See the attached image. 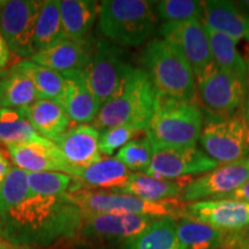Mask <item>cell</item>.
I'll list each match as a JSON object with an SVG mask.
<instances>
[{"mask_svg":"<svg viewBox=\"0 0 249 249\" xmlns=\"http://www.w3.org/2000/svg\"><path fill=\"white\" fill-rule=\"evenodd\" d=\"M82 217L66 195L29 193L20 204L0 217V239L18 247H45L77 236Z\"/></svg>","mask_w":249,"mask_h":249,"instance_id":"6da1fadb","label":"cell"},{"mask_svg":"<svg viewBox=\"0 0 249 249\" xmlns=\"http://www.w3.org/2000/svg\"><path fill=\"white\" fill-rule=\"evenodd\" d=\"M158 103V95L147 71L134 68L119 91L105 103L92 121L96 129L130 126L147 132Z\"/></svg>","mask_w":249,"mask_h":249,"instance_id":"7a4b0ae2","label":"cell"},{"mask_svg":"<svg viewBox=\"0 0 249 249\" xmlns=\"http://www.w3.org/2000/svg\"><path fill=\"white\" fill-rule=\"evenodd\" d=\"M142 62L160 97L194 103V73L178 48L165 39H152L143 50Z\"/></svg>","mask_w":249,"mask_h":249,"instance_id":"3957f363","label":"cell"},{"mask_svg":"<svg viewBox=\"0 0 249 249\" xmlns=\"http://www.w3.org/2000/svg\"><path fill=\"white\" fill-rule=\"evenodd\" d=\"M154 4L145 0H104L99 5L98 15L102 35L113 44L142 45L157 27Z\"/></svg>","mask_w":249,"mask_h":249,"instance_id":"277c9868","label":"cell"},{"mask_svg":"<svg viewBox=\"0 0 249 249\" xmlns=\"http://www.w3.org/2000/svg\"><path fill=\"white\" fill-rule=\"evenodd\" d=\"M203 114L195 103L158 96L157 107L147 129L154 150L164 148H194L200 141Z\"/></svg>","mask_w":249,"mask_h":249,"instance_id":"5b68a950","label":"cell"},{"mask_svg":"<svg viewBox=\"0 0 249 249\" xmlns=\"http://www.w3.org/2000/svg\"><path fill=\"white\" fill-rule=\"evenodd\" d=\"M83 214H140L155 218H180L185 205L179 200L150 202L136 196L81 188L67 194Z\"/></svg>","mask_w":249,"mask_h":249,"instance_id":"8992f818","label":"cell"},{"mask_svg":"<svg viewBox=\"0 0 249 249\" xmlns=\"http://www.w3.org/2000/svg\"><path fill=\"white\" fill-rule=\"evenodd\" d=\"M196 99L208 119H225L244 108L248 92V79L226 73L214 66L196 81Z\"/></svg>","mask_w":249,"mask_h":249,"instance_id":"52a82bcc","label":"cell"},{"mask_svg":"<svg viewBox=\"0 0 249 249\" xmlns=\"http://www.w3.org/2000/svg\"><path fill=\"white\" fill-rule=\"evenodd\" d=\"M200 144L211 160L230 164L249 157V124L244 114L225 119H208Z\"/></svg>","mask_w":249,"mask_h":249,"instance_id":"ba28073f","label":"cell"},{"mask_svg":"<svg viewBox=\"0 0 249 249\" xmlns=\"http://www.w3.org/2000/svg\"><path fill=\"white\" fill-rule=\"evenodd\" d=\"M133 70L119 46L105 40L97 42L85 74L101 107L119 91Z\"/></svg>","mask_w":249,"mask_h":249,"instance_id":"9c48e42d","label":"cell"},{"mask_svg":"<svg viewBox=\"0 0 249 249\" xmlns=\"http://www.w3.org/2000/svg\"><path fill=\"white\" fill-rule=\"evenodd\" d=\"M43 1L7 0L0 1V33L11 52L21 58L35 54V30Z\"/></svg>","mask_w":249,"mask_h":249,"instance_id":"30bf717a","label":"cell"},{"mask_svg":"<svg viewBox=\"0 0 249 249\" xmlns=\"http://www.w3.org/2000/svg\"><path fill=\"white\" fill-rule=\"evenodd\" d=\"M160 34L163 39L180 50L191 66L196 81L207 75L214 67L207 29L201 20L164 23Z\"/></svg>","mask_w":249,"mask_h":249,"instance_id":"8fae6325","label":"cell"},{"mask_svg":"<svg viewBox=\"0 0 249 249\" xmlns=\"http://www.w3.org/2000/svg\"><path fill=\"white\" fill-rule=\"evenodd\" d=\"M157 219L140 214H83L77 236L87 242L124 241V244Z\"/></svg>","mask_w":249,"mask_h":249,"instance_id":"7c38bea8","label":"cell"},{"mask_svg":"<svg viewBox=\"0 0 249 249\" xmlns=\"http://www.w3.org/2000/svg\"><path fill=\"white\" fill-rule=\"evenodd\" d=\"M218 167L197 148H164L155 150L144 174L157 179L177 180L194 174L209 173Z\"/></svg>","mask_w":249,"mask_h":249,"instance_id":"4fadbf2b","label":"cell"},{"mask_svg":"<svg viewBox=\"0 0 249 249\" xmlns=\"http://www.w3.org/2000/svg\"><path fill=\"white\" fill-rule=\"evenodd\" d=\"M249 181V157L222 165L200 178L193 179L186 187L180 202H195L202 198H217L233 193Z\"/></svg>","mask_w":249,"mask_h":249,"instance_id":"5bb4252c","label":"cell"},{"mask_svg":"<svg viewBox=\"0 0 249 249\" xmlns=\"http://www.w3.org/2000/svg\"><path fill=\"white\" fill-rule=\"evenodd\" d=\"M182 216L223 232L235 233L249 225V203L234 200L191 202L185 205Z\"/></svg>","mask_w":249,"mask_h":249,"instance_id":"9a60e30c","label":"cell"},{"mask_svg":"<svg viewBox=\"0 0 249 249\" xmlns=\"http://www.w3.org/2000/svg\"><path fill=\"white\" fill-rule=\"evenodd\" d=\"M7 150L15 166L27 173L61 172L76 179L81 171L68 164L57 145L49 140L9 145Z\"/></svg>","mask_w":249,"mask_h":249,"instance_id":"2e32d148","label":"cell"},{"mask_svg":"<svg viewBox=\"0 0 249 249\" xmlns=\"http://www.w3.org/2000/svg\"><path fill=\"white\" fill-rule=\"evenodd\" d=\"M66 161L76 169H86L102 160L99 130L90 124H76L53 142Z\"/></svg>","mask_w":249,"mask_h":249,"instance_id":"e0dca14e","label":"cell"},{"mask_svg":"<svg viewBox=\"0 0 249 249\" xmlns=\"http://www.w3.org/2000/svg\"><path fill=\"white\" fill-rule=\"evenodd\" d=\"M65 89L61 105L71 120L79 124H88L95 120L101 105L89 88L85 71L62 74Z\"/></svg>","mask_w":249,"mask_h":249,"instance_id":"ac0fdd59","label":"cell"},{"mask_svg":"<svg viewBox=\"0 0 249 249\" xmlns=\"http://www.w3.org/2000/svg\"><path fill=\"white\" fill-rule=\"evenodd\" d=\"M201 20L207 29L224 34L235 42L249 40V18L242 13L235 2L226 0L204 1Z\"/></svg>","mask_w":249,"mask_h":249,"instance_id":"d6986e66","label":"cell"},{"mask_svg":"<svg viewBox=\"0 0 249 249\" xmlns=\"http://www.w3.org/2000/svg\"><path fill=\"white\" fill-rule=\"evenodd\" d=\"M91 55L92 52H90L87 46V42H74L67 39L52 48L36 52L30 60L40 66L65 74L85 71Z\"/></svg>","mask_w":249,"mask_h":249,"instance_id":"ffe728a7","label":"cell"},{"mask_svg":"<svg viewBox=\"0 0 249 249\" xmlns=\"http://www.w3.org/2000/svg\"><path fill=\"white\" fill-rule=\"evenodd\" d=\"M192 177L177 180L157 179L148 174L135 172L130 174L128 181L120 189L119 194H128L150 202L179 200Z\"/></svg>","mask_w":249,"mask_h":249,"instance_id":"44dd1931","label":"cell"},{"mask_svg":"<svg viewBox=\"0 0 249 249\" xmlns=\"http://www.w3.org/2000/svg\"><path fill=\"white\" fill-rule=\"evenodd\" d=\"M22 112L40 136L54 142L70 128L71 118L61 104L46 99H37Z\"/></svg>","mask_w":249,"mask_h":249,"instance_id":"7402d4cb","label":"cell"},{"mask_svg":"<svg viewBox=\"0 0 249 249\" xmlns=\"http://www.w3.org/2000/svg\"><path fill=\"white\" fill-rule=\"evenodd\" d=\"M101 2L91 0H59V8L66 37L74 42H86L99 15Z\"/></svg>","mask_w":249,"mask_h":249,"instance_id":"603a6c76","label":"cell"},{"mask_svg":"<svg viewBox=\"0 0 249 249\" xmlns=\"http://www.w3.org/2000/svg\"><path fill=\"white\" fill-rule=\"evenodd\" d=\"M130 174L132 172L116 157L102 158L97 163L81 169L76 180L82 183L83 188L118 193L128 181Z\"/></svg>","mask_w":249,"mask_h":249,"instance_id":"cb8c5ba5","label":"cell"},{"mask_svg":"<svg viewBox=\"0 0 249 249\" xmlns=\"http://www.w3.org/2000/svg\"><path fill=\"white\" fill-rule=\"evenodd\" d=\"M37 92L29 77L17 66L0 71V108H24L36 102Z\"/></svg>","mask_w":249,"mask_h":249,"instance_id":"d4e9b609","label":"cell"},{"mask_svg":"<svg viewBox=\"0 0 249 249\" xmlns=\"http://www.w3.org/2000/svg\"><path fill=\"white\" fill-rule=\"evenodd\" d=\"M124 249H185L177 232V219L158 218L132 240L124 242Z\"/></svg>","mask_w":249,"mask_h":249,"instance_id":"484cf974","label":"cell"},{"mask_svg":"<svg viewBox=\"0 0 249 249\" xmlns=\"http://www.w3.org/2000/svg\"><path fill=\"white\" fill-rule=\"evenodd\" d=\"M67 39L62 27L59 0H45L43 1L37 18L34 38L35 51L38 52L50 49Z\"/></svg>","mask_w":249,"mask_h":249,"instance_id":"4316f807","label":"cell"},{"mask_svg":"<svg viewBox=\"0 0 249 249\" xmlns=\"http://www.w3.org/2000/svg\"><path fill=\"white\" fill-rule=\"evenodd\" d=\"M177 232L185 249H220L227 236L226 232L183 216L177 220Z\"/></svg>","mask_w":249,"mask_h":249,"instance_id":"83f0119b","label":"cell"},{"mask_svg":"<svg viewBox=\"0 0 249 249\" xmlns=\"http://www.w3.org/2000/svg\"><path fill=\"white\" fill-rule=\"evenodd\" d=\"M207 33L214 66L232 75L248 79V64L239 53L235 40L217 31L207 29Z\"/></svg>","mask_w":249,"mask_h":249,"instance_id":"f1b7e54d","label":"cell"},{"mask_svg":"<svg viewBox=\"0 0 249 249\" xmlns=\"http://www.w3.org/2000/svg\"><path fill=\"white\" fill-rule=\"evenodd\" d=\"M17 66L33 82L38 99L53 101L61 104L65 89V77L62 74L31 60L18 61Z\"/></svg>","mask_w":249,"mask_h":249,"instance_id":"f546056e","label":"cell"},{"mask_svg":"<svg viewBox=\"0 0 249 249\" xmlns=\"http://www.w3.org/2000/svg\"><path fill=\"white\" fill-rule=\"evenodd\" d=\"M76 179L61 172L28 173V186L31 194L65 196L75 185Z\"/></svg>","mask_w":249,"mask_h":249,"instance_id":"4dcf8cb0","label":"cell"},{"mask_svg":"<svg viewBox=\"0 0 249 249\" xmlns=\"http://www.w3.org/2000/svg\"><path fill=\"white\" fill-rule=\"evenodd\" d=\"M28 173L13 166L0 189V217L20 204L29 195Z\"/></svg>","mask_w":249,"mask_h":249,"instance_id":"1f68e13d","label":"cell"},{"mask_svg":"<svg viewBox=\"0 0 249 249\" xmlns=\"http://www.w3.org/2000/svg\"><path fill=\"white\" fill-rule=\"evenodd\" d=\"M156 13L165 23L201 20L203 2L193 0H163L156 5Z\"/></svg>","mask_w":249,"mask_h":249,"instance_id":"d6a6232c","label":"cell"},{"mask_svg":"<svg viewBox=\"0 0 249 249\" xmlns=\"http://www.w3.org/2000/svg\"><path fill=\"white\" fill-rule=\"evenodd\" d=\"M154 147L147 136L133 140L118 151L116 158L129 171L144 173L154 156Z\"/></svg>","mask_w":249,"mask_h":249,"instance_id":"836d02e7","label":"cell"},{"mask_svg":"<svg viewBox=\"0 0 249 249\" xmlns=\"http://www.w3.org/2000/svg\"><path fill=\"white\" fill-rule=\"evenodd\" d=\"M45 140L36 132L26 117L13 123H0V143H4L7 147L30 142H42Z\"/></svg>","mask_w":249,"mask_h":249,"instance_id":"e575fe53","label":"cell"},{"mask_svg":"<svg viewBox=\"0 0 249 249\" xmlns=\"http://www.w3.org/2000/svg\"><path fill=\"white\" fill-rule=\"evenodd\" d=\"M136 133H139V130L130 126H117L103 129L99 132V150L102 154L112 156L130 142Z\"/></svg>","mask_w":249,"mask_h":249,"instance_id":"d590c367","label":"cell"},{"mask_svg":"<svg viewBox=\"0 0 249 249\" xmlns=\"http://www.w3.org/2000/svg\"><path fill=\"white\" fill-rule=\"evenodd\" d=\"M213 200H234L249 203V181L245 182L244 185L239 187V188L233 193L219 196V197L213 198Z\"/></svg>","mask_w":249,"mask_h":249,"instance_id":"8d00e7d4","label":"cell"},{"mask_svg":"<svg viewBox=\"0 0 249 249\" xmlns=\"http://www.w3.org/2000/svg\"><path fill=\"white\" fill-rule=\"evenodd\" d=\"M223 249H249V241H244L235 235V233H231L225 239V242L222 246ZM220 248V249H222Z\"/></svg>","mask_w":249,"mask_h":249,"instance_id":"74e56055","label":"cell"},{"mask_svg":"<svg viewBox=\"0 0 249 249\" xmlns=\"http://www.w3.org/2000/svg\"><path fill=\"white\" fill-rule=\"evenodd\" d=\"M11 169V161L8 160L7 155H6L4 150L0 148V189H1L2 185H4L5 180L7 178Z\"/></svg>","mask_w":249,"mask_h":249,"instance_id":"f35d334b","label":"cell"},{"mask_svg":"<svg viewBox=\"0 0 249 249\" xmlns=\"http://www.w3.org/2000/svg\"><path fill=\"white\" fill-rule=\"evenodd\" d=\"M11 59V50H9L7 43L4 38V36L0 33V71L5 70Z\"/></svg>","mask_w":249,"mask_h":249,"instance_id":"ab89813d","label":"cell"},{"mask_svg":"<svg viewBox=\"0 0 249 249\" xmlns=\"http://www.w3.org/2000/svg\"><path fill=\"white\" fill-rule=\"evenodd\" d=\"M242 114L247 120V123L249 124V67H248V92H247V99H246L244 110H242Z\"/></svg>","mask_w":249,"mask_h":249,"instance_id":"60d3db41","label":"cell"},{"mask_svg":"<svg viewBox=\"0 0 249 249\" xmlns=\"http://www.w3.org/2000/svg\"><path fill=\"white\" fill-rule=\"evenodd\" d=\"M235 5L238 6L239 9H240L242 13L247 15L249 18V0H245V1H236Z\"/></svg>","mask_w":249,"mask_h":249,"instance_id":"b9f144b4","label":"cell"},{"mask_svg":"<svg viewBox=\"0 0 249 249\" xmlns=\"http://www.w3.org/2000/svg\"><path fill=\"white\" fill-rule=\"evenodd\" d=\"M235 235L244 241H249V225L240 232H235Z\"/></svg>","mask_w":249,"mask_h":249,"instance_id":"7bdbcfd3","label":"cell"},{"mask_svg":"<svg viewBox=\"0 0 249 249\" xmlns=\"http://www.w3.org/2000/svg\"><path fill=\"white\" fill-rule=\"evenodd\" d=\"M0 249H26V248H24V247H18V246L8 244V242H6V241L1 240V239H0Z\"/></svg>","mask_w":249,"mask_h":249,"instance_id":"ee69618b","label":"cell"},{"mask_svg":"<svg viewBox=\"0 0 249 249\" xmlns=\"http://www.w3.org/2000/svg\"><path fill=\"white\" fill-rule=\"evenodd\" d=\"M98 249H107V248H98Z\"/></svg>","mask_w":249,"mask_h":249,"instance_id":"f6af8a7d","label":"cell"},{"mask_svg":"<svg viewBox=\"0 0 249 249\" xmlns=\"http://www.w3.org/2000/svg\"><path fill=\"white\" fill-rule=\"evenodd\" d=\"M248 67H249V64H248Z\"/></svg>","mask_w":249,"mask_h":249,"instance_id":"bcb514c9","label":"cell"}]
</instances>
